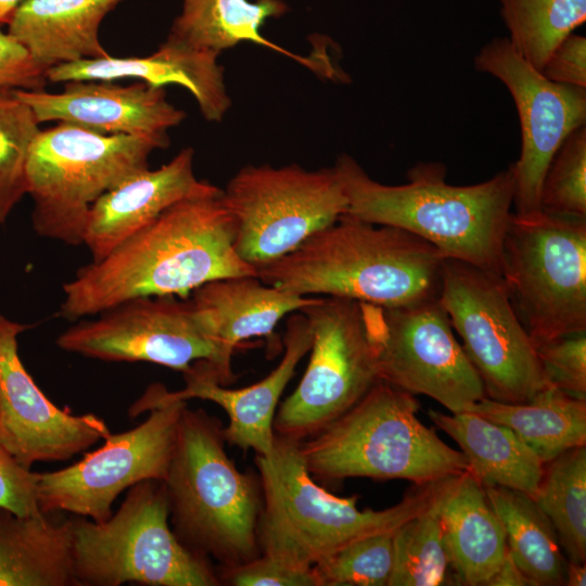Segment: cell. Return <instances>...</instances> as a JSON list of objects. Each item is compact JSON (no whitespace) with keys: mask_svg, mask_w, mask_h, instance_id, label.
Segmentation results:
<instances>
[{"mask_svg":"<svg viewBox=\"0 0 586 586\" xmlns=\"http://www.w3.org/2000/svg\"><path fill=\"white\" fill-rule=\"evenodd\" d=\"M221 193L175 203L105 257L81 267L63 285L59 315L78 320L137 297L187 298L213 280L256 276L237 253L235 220Z\"/></svg>","mask_w":586,"mask_h":586,"instance_id":"obj_1","label":"cell"},{"mask_svg":"<svg viewBox=\"0 0 586 586\" xmlns=\"http://www.w3.org/2000/svg\"><path fill=\"white\" fill-rule=\"evenodd\" d=\"M347 196V211L364 221L408 231L432 244L444 258H455L499 276L501 242L512 214L513 166L483 182L454 186L446 167L421 162L408 182L390 186L372 179L355 158L335 165Z\"/></svg>","mask_w":586,"mask_h":586,"instance_id":"obj_2","label":"cell"},{"mask_svg":"<svg viewBox=\"0 0 586 586\" xmlns=\"http://www.w3.org/2000/svg\"><path fill=\"white\" fill-rule=\"evenodd\" d=\"M443 260L436 247L408 231L343 214L256 276L302 296L400 307L438 298Z\"/></svg>","mask_w":586,"mask_h":586,"instance_id":"obj_3","label":"cell"},{"mask_svg":"<svg viewBox=\"0 0 586 586\" xmlns=\"http://www.w3.org/2000/svg\"><path fill=\"white\" fill-rule=\"evenodd\" d=\"M255 463L263 491L260 555L297 569H311L361 537L394 531L426 509L446 480L416 485L392 507L360 510L356 495L339 497L315 482L300 442L275 434L271 453L256 455Z\"/></svg>","mask_w":586,"mask_h":586,"instance_id":"obj_4","label":"cell"},{"mask_svg":"<svg viewBox=\"0 0 586 586\" xmlns=\"http://www.w3.org/2000/svg\"><path fill=\"white\" fill-rule=\"evenodd\" d=\"M222 429L214 416L186 406L163 482L176 536L228 569L260 555L263 491L259 476L239 471L228 457Z\"/></svg>","mask_w":586,"mask_h":586,"instance_id":"obj_5","label":"cell"},{"mask_svg":"<svg viewBox=\"0 0 586 586\" xmlns=\"http://www.w3.org/2000/svg\"><path fill=\"white\" fill-rule=\"evenodd\" d=\"M413 394L379 381L352 408L300 442L308 472L327 481L407 480L425 485L468 470L462 451L418 418Z\"/></svg>","mask_w":586,"mask_h":586,"instance_id":"obj_6","label":"cell"},{"mask_svg":"<svg viewBox=\"0 0 586 586\" xmlns=\"http://www.w3.org/2000/svg\"><path fill=\"white\" fill-rule=\"evenodd\" d=\"M168 144L167 135H106L61 122L40 130L26 164L34 230L69 245L82 244L95 201L148 169L150 154Z\"/></svg>","mask_w":586,"mask_h":586,"instance_id":"obj_7","label":"cell"},{"mask_svg":"<svg viewBox=\"0 0 586 586\" xmlns=\"http://www.w3.org/2000/svg\"><path fill=\"white\" fill-rule=\"evenodd\" d=\"M72 558L77 586H217L209 559L182 544L169 524L163 481L127 489L116 512L97 522L72 519Z\"/></svg>","mask_w":586,"mask_h":586,"instance_id":"obj_8","label":"cell"},{"mask_svg":"<svg viewBox=\"0 0 586 586\" xmlns=\"http://www.w3.org/2000/svg\"><path fill=\"white\" fill-rule=\"evenodd\" d=\"M499 277L535 347L586 332V218L512 213Z\"/></svg>","mask_w":586,"mask_h":586,"instance_id":"obj_9","label":"cell"},{"mask_svg":"<svg viewBox=\"0 0 586 586\" xmlns=\"http://www.w3.org/2000/svg\"><path fill=\"white\" fill-rule=\"evenodd\" d=\"M372 304L323 296L300 309L307 318L310 358L295 391L273 419L276 435L302 442L341 417L380 380Z\"/></svg>","mask_w":586,"mask_h":586,"instance_id":"obj_10","label":"cell"},{"mask_svg":"<svg viewBox=\"0 0 586 586\" xmlns=\"http://www.w3.org/2000/svg\"><path fill=\"white\" fill-rule=\"evenodd\" d=\"M165 391L162 383H153L130 406L131 418L149 412L136 428L111 433L100 448L68 467L38 473L40 510L101 522L111 517L123 492L142 481H164L187 406L186 400L168 398Z\"/></svg>","mask_w":586,"mask_h":586,"instance_id":"obj_11","label":"cell"},{"mask_svg":"<svg viewBox=\"0 0 586 586\" xmlns=\"http://www.w3.org/2000/svg\"><path fill=\"white\" fill-rule=\"evenodd\" d=\"M221 198L235 220L237 253L255 269L291 253L347 211L334 167L247 165L229 180Z\"/></svg>","mask_w":586,"mask_h":586,"instance_id":"obj_12","label":"cell"},{"mask_svg":"<svg viewBox=\"0 0 586 586\" xmlns=\"http://www.w3.org/2000/svg\"><path fill=\"white\" fill-rule=\"evenodd\" d=\"M438 298L486 397L525 403L549 385L536 347L499 276L444 258Z\"/></svg>","mask_w":586,"mask_h":586,"instance_id":"obj_13","label":"cell"},{"mask_svg":"<svg viewBox=\"0 0 586 586\" xmlns=\"http://www.w3.org/2000/svg\"><path fill=\"white\" fill-rule=\"evenodd\" d=\"M61 333L58 347L88 358L144 361L182 373L193 362L204 360L221 385L234 380L233 372L224 364L208 314L191 298L137 297Z\"/></svg>","mask_w":586,"mask_h":586,"instance_id":"obj_14","label":"cell"},{"mask_svg":"<svg viewBox=\"0 0 586 586\" xmlns=\"http://www.w3.org/2000/svg\"><path fill=\"white\" fill-rule=\"evenodd\" d=\"M372 330L381 381L429 396L451 413L486 397L440 298L400 307L373 305Z\"/></svg>","mask_w":586,"mask_h":586,"instance_id":"obj_15","label":"cell"},{"mask_svg":"<svg viewBox=\"0 0 586 586\" xmlns=\"http://www.w3.org/2000/svg\"><path fill=\"white\" fill-rule=\"evenodd\" d=\"M474 65L497 78L513 99L521 127L520 157L512 164L514 214H538L542 182L550 160L564 139L586 123V88L547 79L508 38L488 41L475 55Z\"/></svg>","mask_w":586,"mask_h":586,"instance_id":"obj_16","label":"cell"},{"mask_svg":"<svg viewBox=\"0 0 586 586\" xmlns=\"http://www.w3.org/2000/svg\"><path fill=\"white\" fill-rule=\"evenodd\" d=\"M31 326L0 314V444L25 468L72 459L110 434L94 413L54 405L25 369L17 336Z\"/></svg>","mask_w":586,"mask_h":586,"instance_id":"obj_17","label":"cell"},{"mask_svg":"<svg viewBox=\"0 0 586 586\" xmlns=\"http://www.w3.org/2000/svg\"><path fill=\"white\" fill-rule=\"evenodd\" d=\"M39 123L61 122L106 135H167L184 112L166 100L164 88L143 81L123 87L109 80H72L62 92L13 89Z\"/></svg>","mask_w":586,"mask_h":586,"instance_id":"obj_18","label":"cell"},{"mask_svg":"<svg viewBox=\"0 0 586 586\" xmlns=\"http://www.w3.org/2000/svg\"><path fill=\"white\" fill-rule=\"evenodd\" d=\"M283 343L285 349L279 365L250 386L221 385L205 361L199 360L182 373L184 387L175 392L166 388L165 395L171 399L198 398L217 404L228 416V424L222 429L226 443L267 456L273 447V419L281 394L311 345L309 324L301 311L289 317Z\"/></svg>","mask_w":586,"mask_h":586,"instance_id":"obj_19","label":"cell"},{"mask_svg":"<svg viewBox=\"0 0 586 586\" xmlns=\"http://www.w3.org/2000/svg\"><path fill=\"white\" fill-rule=\"evenodd\" d=\"M193 155L191 148L183 149L167 164L138 173L95 201L82 241L91 262L105 257L175 203L222 191L195 177Z\"/></svg>","mask_w":586,"mask_h":586,"instance_id":"obj_20","label":"cell"},{"mask_svg":"<svg viewBox=\"0 0 586 586\" xmlns=\"http://www.w3.org/2000/svg\"><path fill=\"white\" fill-rule=\"evenodd\" d=\"M219 54L195 49L167 37L148 56L80 60L55 65L46 71L49 82L72 80L139 79L151 87L180 85L195 98L205 119L220 122L231 105Z\"/></svg>","mask_w":586,"mask_h":586,"instance_id":"obj_21","label":"cell"},{"mask_svg":"<svg viewBox=\"0 0 586 586\" xmlns=\"http://www.w3.org/2000/svg\"><path fill=\"white\" fill-rule=\"evenodd\" d=\"M440 517L454 585L486 586L508 552L485 487L469 470L447 480Z\"/></svg>","mask_w":586,"mask_h":586,"instance_id":"obj_22","label":"cell"},{"mask_svg":"<svg viewBox=\"0 0 586 586\" xmlns=\"http://www.w3.org/2000/svg\"><path fill=\"white\" fill-rule=\"evenodd\" d=\"M123 0H23L8 34L46 71L63 63L106 58L99 28Z\"/></svg>","mask_w":586,"mask_h":586,"instance_id":"obj_23","label":"cell"},{"mask_svg":"<svg viewBox=\"0 0 586 586\" xmlns=\"http://www.w3.org/2000/svg\"><path fill=\"white\" fill-rule=\"evenodd\" d=\"M317 298L281 290L250 275L209 281L195 289L191 297L208 314L224 364L231 371L233 352L241 342L270 335L284 316Z\"/></svg>","mask_w":586,"mask_h":586,"instance_id":"obj_24","label":"cell"},{"mask_svg":"<svg viewBox=\"0 0 586 586\" xmlns=\"http://www.w3.org/2000/svg\"><path fill=\"white\" fill-rule=\"evenodd\" d=\"M72 519L0 508V586H77Z\"/></svg>","mask_w":586,"mask_h":586,"instance_id":"obj_25","label":"cell"},{"mask_svg":"<svg viewBox=\"0 0 586 586\" xmlns=\"http://www.w3.org/2000/svg\"><path fill=\"white\" fill-rule=\"evenodd\" d=\"M431 421L461 447L468 470L484 487H506L534 497L544 462L509 428L477 413L429 410Z\"/></svg>","mask_w":586,"mask_h":586,"instance_id":"obj_26","label":"cell"},{"mask_svg":"<svg viewBox=\"0 0 586 586\" xmlns=\"http://www.w3.org/2000/svg\"><path fill=\"white\" fill-rule=\"evenodd\" d=\"M467 411L512 430L544 464L571 448L586 445V400L551 385L525 403L484 397Z\"/></svg>","mask_w":586,"mask_h":586,"instance_id":"obj_27","label":"cell"},{"mask_svg":"<svg viewBox=\"0 0 586 586\" xmlns=\"http://www.w3.org/2000/svg\"><path fill=\"white\" fill-rule=\"evenodd\" d=\"M286 11L282 0H183L182 12L174 21L168 38L217 54L241 41H251L314 68L307 59L295 56L260 34L267 18L279 17Z\"/></svg>","mask_w":586,"mask_h":586,"instance_id":"obj_28","label":"cell"},{"mask_svg":"<svg viewBox=\"0 0 586 586\" xmlns=\"http://www.w3.org/2000/svg\"><path fill=\"white\" fill-rule=\"evenodd\" d=\"M485 492L515 564L534 586L564 585L568 560L552 523L534 498L506 487H485Z\"/></svg>","mask_w":586,"mask_h":586,"instance_id":"obj_29","label":"cell"},{"mask_svg":"<svg viewBox=\"0 0 586 586\" xmlns=\"http://www.w3.org/2000/svg\"><path fill=\"white\" fill-rule=\"evenodd\" d=\"M533 498L552 523L568 561L586 563V445L547 462Z\"/></svg>","mask_w":586,"mask_h":586,"instance_id":"obj_30","label":"cell"},{"mask_svg":"<svg viewBox=\"0 0 586 586\" xmlns=\"http://www.w3.org/2000/svg\"><path fill=\"white\" fill-rule=\"evenodd\" d=\"M448 479L426 509L394 530L388 586L454 585L440 517L441 496Z\"/></svg>","mask_w":586,"mask_h":586,"instance_id":"obj_31","label":"cell"},{"mask_svg":"<svg viewBox=\"0 0 586 586\" xmlns=\"http://www.w3.org/2000/svg\"><path fill=\"white\" fill-rule=\"evenodd\" d=\"M508 40L542 71L551 51L586 21V0H499Z\"/></svg>","mask_w":586,"mask_h":586,"instance_id":"obj_32","label":"cell"},{"mask_svg":"<svg viewBox=\"0 0 586 586\" xmlns=\"http://www.w3.org/2000/svg\"><path fill=\"white\" fill-rule=\"evenodd\" d=\"M39 124L13 90H0V225L27 194L26 164Z\"/></svg>","mask_w":586,"mask_h":586,"instance_id":"obj_33","label":"cell"},{"mask_svg":"<svg viewBox=\"0 0 586 586\" xmlns=\"http://www.w3.org/2000/svg\"><path fill=\"white\" fill-rule=\"evenodd\" d=\"M393 532L356 539L311 569L319 586H388L393 570Z\"/></svg>","mask_w":586,"mask_h":586,"instance_id":"obj_34","label":"cell"},{"mask_svg":"<svg viewBox=\"0 0 586 586\" xmlns=\"http://www.w3.org/2000/svg\"><path fill=\"white\" fill-rule=\"evenodd\" d=\"M545 213L586 218V126L573 130L550 160L540 188Z\"/></svg>","mask_w":586,"mask_h":586,"instance_id":"obj_35","label":"cell"},{"mask_svg":"<svg viewBox=\"0 0 586 586\" xmlns=\"http://www.w3.org/2000/svg\"><path fill=\"white\" fill-rule=\"evenodd\" d=\"M536 351L548 384L586 400V332L553 339Z\"/></svg>","mask_w":586,"mask_h":586,"instance_id":"obj_36","label":"cell"},{"mask_svg":"<svg viewBox=\"0 0 586 586\" xmlns=\"http://www.w3.org/2000/svg\"><path fill=\"white\" fill-rule=\"evenodd\" d=\"M219 577L233 586H319L313 569L293 568L264 555L222 569Z\"/></svg>","mask_w":586,"mask_h":586,"instance_id":"obj_37","label":"cell"},{"mask_svg":"<svg viewBox=\"0 0 586 586\" xmlns=\"http://www.w3.org/2000/svg\"><path fill=\"white\" fill-rule=\"evenodd\" d=\"M37 487L38 472L22 466L0 444V508L20 515L41 513Z\"/></svg>","mask_w":586,"mask_h":586,"instance_id":"obj_38","label":"cell"},{"mask_svg":"<svg viewBox=\"0 0 586 586\" xmlns=\"http://www.w3.org/2000/svg\"><path fill=\"white\" fill-rule=\"evenodd\" d=\"M47 82L26 48L0 27V90H44Z\"/></svg>","mask_w":586,"mask_h":586,"instance_id":"obj_39","label":"cell"},{"mask_svg":"<svg viewBox=\"0 0 586 586\" xmlns=\"http://www.w3.org/2000/svg\"><path fill=\"white\" fill-rule=\"evenodd\" d=\"M540 72L553 82L586 88V38L569 35L551 51Z\"/></svg>","mask_w":586,"mask_h":586,"instance_id":"obj_40","label":"cell"},{"mask_svg":"<svg viewBox=\"0 0 586 586\" xmlns=\"http://www.w3.org/2000/svg\"><path fill=\"white\" fill-rule=\"evenodd\" d=\"M486 586H534V584L507 552L504 562Z\"/></svg>","mask_w":586,"mask_h":586,"instance_id":"obj_41","label":"cell"},{"mask_svg":"<svg viewBox=\"0 0 586 586\" xmlns=\"http://www.w3.org/2000/svg\"><path fill=\"white\" fill-rule=\"evenodd\" d=\"M565 586H585L586 585V564L568 561L565 568Z\"/></svg>","mask_w":586,"mask_h":586,"instance_id":"obj_42","label":"cell"},{"mask_svg":"<svg viewBox=\"0 0 586 586\" xmlns=\"http://www.w3.org/2000/svg\"><path fill=\"white\" fill-rule=\"evenodd\" d=\"M23 0H0V25L9 24Z\"/></svg>","mask_w":586,"mask_h":586,"instance_id":"obj_43","label":"cell"}]
</instances>
